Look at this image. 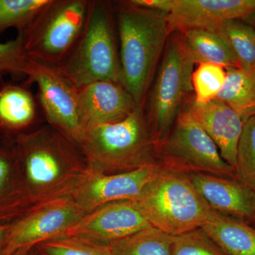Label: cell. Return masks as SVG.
Instances as JSON below:
<instances>
[{
	"mask_svg": "<svg viewBox=\"0 0 255 255\" xmlns=\"http://www.w3.org/2000/svg\"><path fill=\"white\" fill-rule=\"evenodd\" d=\"M31 59L23 46V31L14 40L0 43V76L4 74L27 76Z\"/></svg>",
	"mask_w": 255,
	"mask_h": 255,
	"instance_id": "4316f807",
	"label": "cell"
},
{
	"mask_svg": "<svg viewBox=\"0 0 255 255\" xmlns=\"http://www.w3.org/2000/svg\"><path fill=\"white\" fill-rule=\"evenodd\" d=\"M155 150L157 162L172 172L236 179L234 169L222 158L214 140L182 110L167 136Z\"/></svg>",
	"mask_w": 255,
	"mask_h": 255,
	"instance_id": "ba28073f",
	"label": "cell"
},
{
	"mask_svg": "<svg viewBox=\"0 0 255 255\" xmlns=\"http://www.w3.org/2000/svg\"><path fill=\"white\" fill-rule=\"evenodd\" d=\"M9 223H0V255L2 252L3 248L7 234Z\"/></svg>",
	"mask_w": 255,
	"mask_h": 255,
	"instance_id": "4dcf8cb0",
	"label": "cell"
},
{
	"mask_svg": "<svg viewBox=\"0 0 255 255\" xmlns=\"http://www.w3.org/2000/svg\"><path fill=\"white\" fill-rule=\"evenodd\" d=\"M255 8V0H173L167 14L170 33L189 30L217 32L230 20L243 19Z\"/></svg>",
	"mask_w": 255,
	"mask_h": 255,
	"instance_id": "4fadbf2b",
	"label": "cell"
},
{
	"mask_svg": "<svg viewBox=\"0 0 255 255\" xmlns=\"http://www.w3.org/2000/svg\"><path fill=\"white\" fill-rule=\"evenodd\" d=\"M27 77L36 85L47 124L79 145L84 133L79 122L78 87L58 69L32 59Z\"/></svg>",
	"mask_w": 255,
	"mask_h": 255,
	"instance_id": "9c48e42d",
	"label": "cell"
},
{
	"mask_svg": "<svg viewBox=\"0 0 255 255\" xmlns=\"http://www.w3.org/2000/svg\"><path fill=\"white\" fill-rule=\"evenodd\" d=\"M187 176L212 211L255 223V191L232 178L204 173Z\"/></svg>",
	"mask_w": 255,
	"mask_h": 255,
	"instance_id": "2e32d148",
	"label": "cell"
},
{
	"mask_svg": "<svg viewBox=\"0 0 255 255\" xmlns=\"http://www.w3.org/2000/svg\"><path fill=\"white\" fill-rule=\"evenodd\" d=\"M201 229L225 255H255V228L211 210Z\"/></svg>",
	"mask_w": 255,
	"mask_h": 255,
	"instance_id": "e0dca14e",
	"label": "cell"
},
{
	"mask_svg": "<svg viewBox=\"0 0 255 255\" xmlns=\"http://www.w3.org/2000/svg\"><path fill=\"white\" fill-rule=\"evenodd\" d=\"M195 65L181 33H171L144 108L155 147L167 136L193 90Z\"/></svg>",
	"mask_w": 255,
	"mask_h": 255,
	"instance_id": "8992f818",
	"label": "cell"
},
{
	"mask_svg": "<svg viewBox=\"0 0 255 255\" xmlns=\"http://www.w3.org/2000/svg\"><path fill=\"white\" fill-rule=\"evenodd\" d=\"M78 146L87 169L97 173H123L157 163L145 110L138 107L120 122L87 130Z\"/></svg>",
	"mask_w": 255,
	"mask_h": 255,
	"instance_id": "3957f363",
	"label": "cell"
},
{
	"mask_svg": "<svg viewBox=\"0 0 255 255\" xmlns=\"http://www.w3.org/2000/svg\"><path fill=\"white\" fill-rule=\"evenodd\" d=\"M216 33L226 40L236 56L240 68L255 67V29L243 19L230 20Z\"/></svg>",
	"mask_w": 255,
	"mask_h": 255,
	"instance_id": "7402d4cb",
	"label": "cell"
},
{
	"mask_svg": "<svg viewBox=\"0 0 255 255\" xmlns=\"http://www.w3.org/2000/svg\"><path fill=\"white\" fill-rule=\"evenodd\" d=\"M180 33L196 65L214 63L226 69L240 68L232 50L219 33L204 30H189Z\"/></svg>",
	"mask_w": 255,
	"mask_h": 255,
	"instance_id": "d6986e66",
	"label": "cell"
},
{
	"mask_svg": "<svg viewBox=\"0 0 255 255\" xmlns=\"http://www.w3.org/2000/svg\"><path fill=\"white\" fill-rule=\"evenodd\" d=\"M39 255H115L107 245L70 237H60L35 247Z\"/></svg>",
	"mask_w": 255,
	"mask_h": 255,
	"instance_id": "484cf974",
	"label": "cell"
},
{
	"mask_svg": "<svg viewBox=\"0 0 255 255\" xmlns=\"http://www.w3.org/2000/svg\"><path fill=\"white\" fill-rule=\"evenodd\" d=\"M28 255H39L38 254V253L36 251H35L34 248L33 249H32L31 251H30V253H28Z\"/></svg>",
	"mask_w": 255,
	"mask_h": 255,
	"instance_id": "836d02e7",
	"label": "cell"
},
{
	"mask_svg": "<svg viewBox=\"0 0 255 255\" xmlns=\"http://www.w3.org/2000/svg\"><path fill=\"white\" fill-rule=\"evenodd\" d=\"M217 100L233 109L246 123L255 116V67L227 68V78Z\"/></svg>",
	"mask_w": 255,
	"mask_h": 255,
	"instance_id": "ffe728a7",
	"label": "cell"
},
{
	"mask_svg": "<svg viewBox=\"0 0 255 255\" xmlns=\"http://www.w3.org/2000/svg\"><path fill=\"white\" fill-rule=\"evenodd\" d=\"M182 110L205 130L217 146L222 158L235 171L238 142L245 124L241 117L217 99L203 105L190 99Z\"/></svg>",
	"mask_w": 255,
	"mask_h": 255,
	"instance_id": "9a60e30c",
	"label": "cell"
},
{
	"mask_svg": "<svg viewBox=\"0 0 255 255\" xmlns=\"http://www.w3.org/2000/svg\"><path fill=\"white\" fill-rule=\"evenodd\" d=\"M227 78V69L214 63L198 64L192 74L194 100L199 105L215 100L223 90Z\"/></svg>",
	"mask_w": 255,
	"mask_h": 255,
	"instance_id": "cb8c5ba5",
	"label": "cell"
},
{
	"mask_svg": "<svg viewBox=\"0 0 255 255\" xmlns=\"http://www.w3.org/2000/svg\"><path fill=\"white\" fill-rule=\"evenodd\" d=\"M236 179L255 191V116L247 120L238 142Z\"/></svg>",
	"mask_w": 255,
	"mask_h": 255,
	"instance_id": "d4e9b609",
	"label": "cell"
},
{
	"mask_svg": "<svg viewBox=\"0 0 255 255\" xmlns=\"http://www.w3.org/2000/svg\"><path fill=\"white\" fill-rule=\"evenodd\" d=\"M129 2L139 7L163 11L168 14L173 6V0H128Z\"/></svg>",
	"mask_w": 255,
	"mask_h": 255,
	"instance_id": "f546056e",
	"label": "cell"
},
{
	"mask_svg": "<svg viewBox=\"0 0 255 255\" xmlns=\"http://www.w3.org/2000/svg\"><path fill=\"white\" fill-rule=\"evenodd\" d=\"M122 84L137 107L145 108L147 95L169 36L167 13L117 3Z\"/></svg>",
	"mask_w": 255,
	"mask_h": 255,
	"instance_id": "7a4b0ae2",
	"label": "cell"
},
{
	"mask_svg": "<svg viewBox=\"0 0 255 255\" xmlns=\"http://www.w3.org/2000/svg\"><path fill=\"white\" fill-rule=\"evenodd\" d=\"M50 0H0V31L9 28L24 31Z\"/></svg>",
	"mask_w": 255,
	"mask_h": 255,
	"instance_id": "603a6c76",
	"label": "cell"
},
{
	"mask_svg": "<svg viewBox=\"0 0 255 255\" xmlns=\"http://www.w3.org/2000/svg\"><path fill=\"white\" fill-rule=\"evenodd\" d=\"M136 107L132 96L117 82H96L78 88V118L84 134L99 126L123 120Z\"/></svg>",
	"mask_w": 255,
	"mask_h": 255,
	"instance_id": "5bb4252c",
	"label": "cell"
},
{
	"mask_svg": "<svg viewBox=\"0 0 255 255\" xmlns=\"http://www.w3.org/2000/svg\"><path fill=\"white\" fill-rule=\"evenodd\" d=\"M12 147L14 172L0 200V223H11L50 201L71 196L87 169L79 146L48 124L18 134Z\"/></svg>",
	"mask_w": 255,
	"mask_h": 255,
	"instance_id": "6da1fadb",
	"label": "cell"
},
{
	"mask_svg": "<svg viewBox=\"0 0 255 255\" xmlns=\"http://www.w3.org/2000/svg\"><path fill=\"white\" fill-rule=\"evenodd\" d=\"M85 214L70 196L32 210L9 223L1 255H9L23 248L33 249L42 243L62 237Z\"/></svg>",
	"mask_w": 255,
	"mask_h": 255,
	"instance_id": "30bf717a",
	"label": "cell"
},
{
	"mask_svg": "<svg viewBox=\"0 0 255 255\" xmlns=\"http://www.w3.org/2000/svg\"><path fill=\"white\" fill-rule=\"evenodd\" d=\"M150 226L132 201H119L87 213L62 237L110 246Z\"/></svg>",
	"mask_w": 255,
	"mask_h": 255,
	"instance_id": "7c38bea8",
	"label": "cell"
},
{
	"mask_svg": "<svg viewBox=\"0 0 255 255\" xmlns=\"http://www.w3.org/2000/svg\"><path fill=\"white\" fill-rule=\"evenodd\" d=\"M172 255H225L201 228L174 236Z\"/></svg>",
	"mask_w": 255,
	"mask_h": 255,
	"instance_id": "83f0119b",
	"label": "cell"
},
{
	"mask_svg": "<svg viewBox=\"0 0 255 255\" xmlns=\"http://www.w3.org/2000/svg\"><path fill=\"white\" fill-rule=\"evenodd\" d=\"M15 167V155L11 149L0 146V200L9 189Z\"/></svg>",
	"mask_w": 255,
	"mask_h": 255,
	"instance_id": "f1b7e54d",
	"label": "cell"
},
{
	"mask_svg": "<svg viewBox=\"0 0 255 255\" xmlns=\"http://www.w3.org/2000/svg\"><path fill=\"white\" fill-rule=\"evenodd\" d=\"M89 4L88 0H50L23 31L28 56L38 63L59 68L81 36Z\"/></svg>",
	"mask_w": 255,
	"mask_h": 255,
	"instance_id": "52a82bcc",
	"label": "cell"
},
{
	"mask_svg": "<svg viewBox=\"0 0 255 255\" xmlns=\"http://www.w3.org/2000/svg\"><path fill=\"white\" fill-rule=\"evenodd\" d=\"M160 168L158 162L130 172L102 174L87 169L70 197L86 213L119 201H133Z\"/></svg>",
	"mask_w": 255,
	"mask_h": 255,
	"instance_id": "8fae6325",
	"label": "cell"
},
{
	"mask_svg": "<svg viewBox=\"0 0 255 255\" xmlns=\"http://www.w3.org/2000/svg\"><path fill=\"white\" fill-rule=\"evenodd\" d=\"M132 202L151 226L172 236L201 228L211 211L187 175L161 165Z\"/></svg>",
	"mask_w": 255,
	"mask_h": 255,
	"instance_id": "277c9868",
	"label": "cell"
},
{
	"mask_svg": "<svg viewBox=\"0 0 255 255\" xmlns=\"http://www.w3.org/2000/svg\"><path fill=\"white\" fill-rule=\"evenodd\" d=\"M173 239L150 226L109 246L115 255H172Z\"/></svg>",
	"mask_w": 255,
	"mask_h": 255,
	"instance_id": "44dd1931",
	"label": "cell"
},
{
	"mask_svg": "<svg viewBox=\"0 0 255 255\" xmlns=\"http://www.w3.org/2000/svg\"><path fill=\"white\" fill-rule=\"evenodd\" d=\"M31 250L30 248H23V249L18 250V251L9 255H28Z\"/></svg>",
	"mask_w": 255,
	"mask_h": 255,
	"instance_id": "d6a6232c",
	"label": "cell"
},
{
	"mask_svg": "<svg viewBox=\"0 0 255 255\" xmlns=\"http://www.w3.org/2000/svg\"><path fill=\"white\" fill-rule=\"evenodd\" d=\"M243 21H246L248 24L251 25L255 29V8L254 9L252 10L251 12L249 13L246 17L243 18Z\"/></svg>",
	"mask_w": 255,
	"mask_h": 255,
	"instance_id": "1f68e13d",
	"label": "cell"
},
{
	"mask_svg": "<svg viewBox=\"0 0 255 255\" xmlns=\"http://www.w3.org/2000/svg\"><path fill=\"white\" fill-rule=\"evenodd\" d=\"M113 20L111 3L90 1L81 36L66 60L57 68L78 88L100 81L122 84Z\"/></svg>",
	"mask_w": 255,
	"mask_h": 255,
	"instance_id": "5b68a950",
	"label": "cell"
},
{
	"mask_svg": "<svg viewBox=\"0 0 255 255\" xmlns=\"http://www.w3.org/2000/svg\"><path fill=\"white\" fill-rule=\"evenodd\" d=\"M36 99L27 88L14 84L0 87V129L21 132L34 123L38 114Z\"/></svg>",
	"mask_w": 255,
	"mask_h": 255,
	"instance_id": "ac0fdd59",
	"label": "cell"
}]
</instances>
